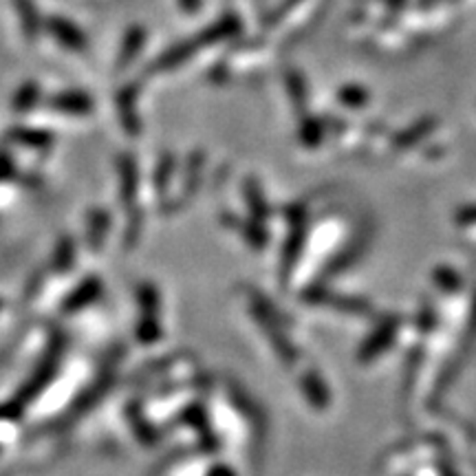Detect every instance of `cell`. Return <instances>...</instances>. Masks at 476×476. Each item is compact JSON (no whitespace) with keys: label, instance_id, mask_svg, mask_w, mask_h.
<instances>
[{"label":"cell","instance_id":"6da1fadb","mask_svg":"<svg viewBox=\"0 0 476 476\" xmlns=\"http://www.w3.org/2000/svg\"><path fill=\"white\" fill-rule=\"evenodd\" d=\"M44 29H47L49 36H51L60 47L71 49V51H84V49H87V36H84L82 29L71 23V20L62 16H51L44 23Z\"/></svg>","mask_w":476,"mask_h":476},{"label":"cell","instance_id":"7a4b0ae2","mask_svg":"<svg viewBox=\"0 0 476 476\" xmlns=\"http://www.w3.org/2000/svg\"><path fill=\"white\" fill-rule=\"evenodd\" d=\"M51 108L67 115H89L93 110V98L82 91H62L51 98Z\"/></svg>","mask_w":476,"mask_h":476},{"label":"cell","instance_id":"3957f363","mask_svg":"<svg viewBox=\"0 0 476 476\" xmlns=\"http://www.w3.org/2000/svg\"><path fill=\"white\" fill-rule=\"evenodd\" d=\"M199 49L201 47H199L197 38L174 44V47H170L168 51H165L157 62H154V69H157V71H170V69H174V67H182V64L188 62V60L192 58Z\"/></svg>","mask_w":476,"mask_h":476},{"label":"cell","instance_id":"277c9868","mask_svg":"<svg viewBox=\"0 0 476 476\" xmlns=\"http://www.w3.org/2000/svg\"><path fill=\"white\" fill-rule=\"evenodd\" d=\"M144 44H146V32L142 27H130L124 36L122 49H119V58H117V67H128L139 53H142Z\"/></svg>","mask_w":476,"mask_h":476},{"label":"cell","instance_id":"5b68a950","mask_svg":"<svg viewBox=\"0 0 476 476\" xmlns=\"http://www.w3.org/2000/svg\"><path fill=\"white\" fill-rule=\"evenodd\" d=\"M14 7H16L20 24H23V32L27 38H36L40 29V14L33 0H14Z\"/></svg>","mask_w":476,"mask_h":476},{"label":"cell","instance_id":"8992f818","mask_svg":"<svg viewBox=\"0 0 476 476\" xmlns=\"http://www.w3.org/2000/svg\"><path fill=\"white\" fill-rule=\"evenodd\" d=\"M395 327H397L395 322H386L384 327H379L378 333L370 335L369 342L362 347V355H359V358L370 359L375 358V355L382 353V349L388 347V344L395 340Z\"/></svg>","mask_w":476,"mask_h":476},{"label":"cell","instance_id":"52a82bcc","mask_svg":"<svg viewBox=\"0 0 476 476\" xmlns=\"http://www.w3.org/2000/svg\"><path fill=\"white\" fill-rule=\"evenodd\" d=\"M119 174H122V199L126 203H133L137 197V165H135L133 157H122L119 163Z\"/></svg>","mask_w":476,"mask_h":476},{"label":"cell","instance_id":"ba28073f","mask_svg":"<svg viewBox=\"0 0 476 476\" xmlns=\"http://www.w3.org/2000/svg\"><path fill=\"white\" fill-rule=\"evenodd\" d=\"M98 294H99V280L98 278L84 280V283L78 287V292L69 295L67 309L69 312H78V309H82L84 304L93 303V300L98 298Z\"/></svg>","mask_w":476,"mask_h":476},{"label":"cell","instance_id":"9c48e42d","mask_svg":"<svg viewBox=\"0 0 476 476\" xmlns=\"http://www.w3.org/2000/svg\"><path fill=\"white\" fill-rule=\"evenodd\" d=\"M40 102V87L36 82H27L18 89L16 98H14V110L18 113H27Z\"/></svg>","mask_w":476,"mask_h":476},{"label":"cell","instance_id":"30bf717a","mask_svg":"<svg viewBox=\"0 0 476 476\" xmlns=\"http://www.w3.org/2000/svg\"><path fill=\"white\" fill-rule=\"evenodd\" d=\"M12 139H16L18 144L29 148H44L51 144V135L44 133V130H33V128H18L12 133Z\"/></svg>","mask_w":476,"mask_h":476},{"label":"cell","instance_id":"8fae6325","mask_svg":"<svg viewBox=\"0 0 476 476\" xmlns=\"http://www.w3.org/2000/svg\"><path fill=\"white\" fill-rule=\"evenodd\" d=\"M119 113H122V122L126 124L130 133H137V113H135V93L128 89H124V93L119 95Z\"/></svg>","mask_w":476,"mask_h":476},{"label":"cell","instance_id":"7c38bea8","mask_svg":"<svg viewBox=\"0 0 476 476\" xmlns=\"http://www.w3.org/2000/svg\"><path fill=\"white\" fill-rule=\"evenodd\" d=\"M303 384L307 386V390H304V393H307V397L312 399V404H315V408H324V406H327V402H329V393H327V388H324V384L320 382L315 375H307Z\"/></svg>","mask_w":476,"mask_h":476},{"label":"cell","instance_id":"4fadbf2b","mask_svg":"<svg viewBox=\"0 0 476 476\" xmlns=\"http://www.w3.org/2000/svg\"><path fill=\"white\" fill-rule=\"evenodd\" d=\"M12 174V162L7 157H0V179L9 177Z\"/></svg>","mask_w":476,"mask_h":476},{"label":"cell","instance_id":"5bb4252c","mask_svg":"<svg viewBox=\"0 0 476 476\" xmlns=\"http://www.w3.org/2000/svg\"><path fill=\"white\" fill-rule=\"evenodd\" d=\"M179 5H182L185 12H197L201 7V0H179Z\"/></svg>","mask_w":476,"mask_h":476},{"label":"cell","instance_id":"9a60e30c","mask_svg":"<svg viewBox=\"0 0 476 476\" xmlns=\"http://www.w3.org/2000/svg\"><path fill=\"white\" fill-rule=\"evenodd\" d=\"M210 476H237L232 468H225V465H217V468L210 472Z\"/></svg>","mask_w":476,"mask_h":476},{"label":"cell","instance_id":"2e32d148","mask_svg":"<svg viewBox=\"0 0 476 476\" xmlns=\"http://www.w3.org/2000/svg\"><path fill=\"white\" fill-rule=\"evenodd\" d=\"M459 220L463 225H470V223H476V208L474 210H468V214H461Z\"/></svg>","mask_w":476,"mask_h":476},{"label":"cell","instance_id":"e0dca14e","mask_svg":"<svg viewBox=\"0 0 476 476\" xmlns=\"http://www.w3.org/2000/svg\"><path fill=\"white\" fill-rule=\"evenodd\" d=\"M0 309H3V303H0Z\"/></svg>","mask_w":476,"mask_h":476}]
</instances>
